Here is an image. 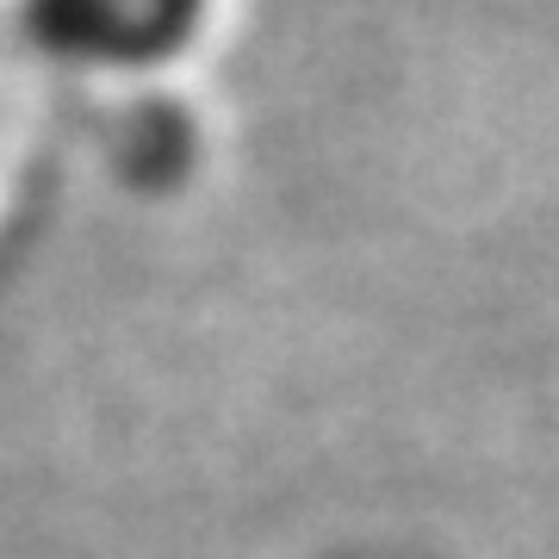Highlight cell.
<instances>
[{"instance_id": "1", "label": "cell", "mask_w": 559, "mask_h": 559, "mask_svg": "<svg viewBox=\"0 0 559 559\" xmlns=\"http://www.w3.org/2000/svg\"><path fill=\"white\" fill-rule=\"evenodd\" d=\"M212 0H20L38 50L87 69H156L200 38Z\"/></svg>"}]
</instances>
